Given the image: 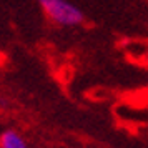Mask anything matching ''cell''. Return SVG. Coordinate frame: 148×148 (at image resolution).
Listing matches in <instances>:
<instances>
[{
    "mask_svg": "<svg viewBox=\"0 0 148 148\" xmlns=\"http://www.w3.org/2000/svg\"><path fill=\"white\" fill-rule=\"evenodd\" d=\"M38 3L45 15L57 25L73 27L85 22L83 12L68 0H38Z\"/></svg>",
    "mask_w": 148,
    "mask_h": 148,
    "instance_id": "1",
    "label": "cell"
},
{
    "mask_svg": "<svg viewBox=\"0 0 148 148\" xmlns=\"http://www.w3.org/2000/svg\"><path fill=\"white\" fill-rule=\"evenodd\" d=\"M0 148H28V143L17 130H5L0 133Z\"/></svg>",
    "mask_w": 148,
    "mask_h": 148,
    "instance_id": "2",
    "label": "cell"
}]
</instances>
